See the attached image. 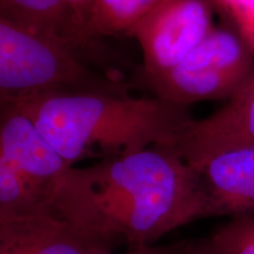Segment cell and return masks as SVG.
I'll return each instance as SVG.
<instances>
[{
    "mask_svg": "<svg viewBox=\"0 0 254 254\" xmlns=\"http://www.w3.org/2000/svg\"><path fill=\"white\" fill-rule=\"evenodd\" d=\"M51 205L69 224L111 249L157 245L177 228L206 218L199 174L163 146L66 168Z\"/></svg>",
    "mask_w": 254,
    "mask_h": 254,
    "instance_id": "1",
    "label": "cell"
},
{
    "mask_svg": "<svg viewBox=\"0 0 254 254\" xmlns=\"http://www.w3.org/2000/svg\"><path fill=\"white\" fill-rule=\"evenodd\" d=\"M15 104L69 167L92 157L172 147L193 119L187 107L113 92H56Z\"/></svg>",
    "mask_w": 254,
    "mask_h": 254,
    "instance_id": "2",
    "label": "cell"
},
{
    "mask_svg": "<svg viewBox=\"0 0 254 254\" xmlns=\"http://www.w3.org/2000/svg\"><path fill=\"white\" fill-rule=\"evenodd\" d=\"M125 93L100 77L80 53L0 13V105L56 92Z\"/></svg>",
    "mask_w": 254,
    "mask_h": 254,
    "instance_id": "3",
    "label": "cell"
},
{
    "mask_svg": "<svg viewBox=\"0 0 254 254\" xmlns=\"http://www.w3.org/2000/svg\"><path fill=\"white\" fill-rule=\"evenodd\" d=\"M254 73V52L233 28L214 26L190 55L172 68L136 72V81L152 97L178 106L228 100Z\"/></svg>",
    "mask_w": 254,
    "mask_h": 254,
    "instance_id": "4",
    "label": "cell"
},
{
    "mask_svg": "<svg viewBox=\"0 0 254 254\" xmlns=\"http://www.w3.org/2000/svg\"><path fill=\"white\" fill-rule=\"evenodd\" d=\"M211 0H164L128 36L142 53L139 71L158 73L172 68L214 28Z\"/></svg>",
    "mask_w": 254,
    "mask_h": 254,
    "instance_id": "5",
    "label": "cell"
},
{
    "mask_svg": "<svg viewBox=\"0 0 254 254\" xmlns=\"http://www.w3.org/2000/svg\"><path fill=\"white\" fill-rule=\"evenodd\" d=\"M254 145V73L217 112L190 119L172 147L190 167L215 153Z\"/></svg>",
    "mask_w": 254,
    "mask_h": 254,
    "instance_id": "6",
    "label": "cell"
},
{
    "mask_svg": "<svg viewBox=\"0 0 254 254\" xmlns=\"http://www.w3.org/2000/svg\"><path fill=\"white\" fill-rule=\"evenodd\" d=\"M0 159L50 196L69 167L15 103L0 105Z\"/></svg>",
    "mask_w": 254,
    "mask_h": 254,
    "instance_id": "7",
    "label": "cell"
},
{
    "mask_svg": "<svg viewBox=\"0 0 254 254\" xmlns=\"http://www.w3.org/2000/svg\"><path fill=\"white\" fill-rule=\"evenodd\" d=\"M113 249L53 208L0 222V254H103Z\"/></svg>",
    "mask_w": 254,
    "mask_h": 254,
    "instance_id": "8",
    "label": "cell"
},
{
    "mask_svg": "<svg viewBox=\"0 0 254 254\" xmlns=\"http://www.w3.org/2000/svg\"><path fill=\"white\" fill-rule=\"evenodd\" d=\"M206 201V218L254 213V145L215 153L193 167Z\"/></svg>",
    "mask_w": 254,
    "mask_h": 254,
    "instance_id": "9",
    "label": "cell"
},
{
    "mask_svg": "<svg viewBox=\"0 0 254 254\" xmlns=\"http://www.w3.org/2000/svg\"><path fill=\"white\" fill-rule=\"evenodd\" d=\"M0 13L40 36L71 47L80 55L84 51L66 0H0Z\"/></svg>",
    "mask_w": 254,
    "mask_h": 254,
    "instance_id": "10",
    "label": "cell"
},
{
    "mask_svg": "<svg viewBox=\"0 0 254 254\" xmlns=\"http://www.w3.org/2000/svg\"><path fill=\"white\" fill-rule=\"evenodd\" d=\"M164 0H94L87 25L92 44L103 37L128 36L136 24Z\"/></svg>",
    "mask_w": 254,
    "mask_h": 254,
    "instance_id": "11",
    "label": "cell"
},
{
    "mask_svg": "<svg viewBox=\"0 0 254 254\" xmlns=\"http://www.w3.org/2000/svg\"><path fill=\"white\" fill-rule=\"evenodd\" d=\"M49 208L51 196L0 159V222Z\"/></svg>",
    "mask_w": 254,
    "mask_h": 254,
    "instance_id": "12",
    "label": "cell"
},
{
    "mask_svg": "<svg viewBox=\"0 0 254 254\" xmlns=\"http://www.w3.org/2000/svg\"><path fill=\"white\" fill-rule=\"evenodd\" d=\"M187 254H254V213L228 218L207 236L190 240Z\"/></svg>",
    "mask_w": 254,
    "mask_h": 254,
    "instance_id": "13",
    "label": "cell"
},
{
    "mask_svg": "<svg viewBox=\"0 0 254 254\" xmlns=\"http://www.w3.org/2000/svg\"><path fill=\"white\" fill-rule=\"evenodd\" d=\"M214 9L226 19L254 52V0H211Z\"/></svg>",
    "mask_w": 254,
    "mask_h": 254,
    "instance_id": "14",
    "label": "cell"
},
{
    "mask_svg": "<svg viewBox=\"0 0 254 254\" xmlns=\"http://www.w3.org/2000/svg\"><path fill=\"white\" fill-rule=\"evenodd\" d=\"M66 1H67L69 13H71L74 31L82 49H91L93 44L87 37V25L94 0H66Z\"/></svg>",
    "mask_w": 254,
    "mask_h": 254,
    "instance_id": "15",
    "label": "cell"
},
{
    "mask_svg": "<svg viewBox=\"0 0 254 254\" xmlns=\"http://www.w3.org/2000/svg\"><path fill=\"white\" fill-rule=\"evenodd\" d=\"M189 241L171 244V245H153L139 247V249H128L126 252L113 253L107 252L103 254H187L189 253Z\"/></svg>",
    "mask_w": 254,
    "mask_h": 254,
    "instance_id": "16",
    "label": "cell"
}]
</instances>
